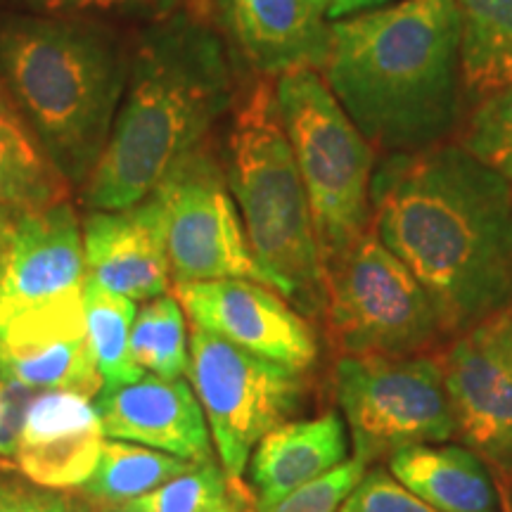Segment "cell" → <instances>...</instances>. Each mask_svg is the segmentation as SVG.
Returning a JSON list of instances; mask_svg holds the SVG:
<instances>
[{"label":"cell","mask_w":512,"mask_h":512,"mask_svg":"<svg viewBox=\"0 0 512 512\" xmlns=\"http://www.w3.org/2000/svg\"><path fill=\"white\" fill-rule=\"evenodd\" d=\"M373 233L430 294L446 337L512 302V185L458 143L389 152Z\"/></svg>","instance_id":"1"},{"label":"cell","mask_w":512,"mask_h":512,"mask_svg":"<svg viewBox=\"0 0 512 512\" xmlns=\"http://www.w3.org/2000/svg\"><path fill=\"white\" fill-rule=\"evenodd\" d=\"M318 74L375 150L441 143L463 98L456 0H401L330 22Z\"/></svg>","instance_id":"2"},{"label":"cell","mask_w":512,"mask_h":512,"mask_svg":"<svg viewBox=\"0 0 512 512\" xmlns=\"http://www.w3.org/2000/svg\"><path fill=\"white\" fill-rule=\"evenodd\" d=\"M233 102L226 50L202 12L178 10L140 34L110 143L83 185L93 211L143 202L166 171L204 143Z\"/></svg>","instance_id":"3"},{"label":"cell","mask_w":512,"mask_h":512,"mask_svg":"<svg viewBox=\"0 0 512 512\" xmlns=\"http://www.w3.org/2000/svg\"><path fill=\"white\" fill-rule=\"evenodd\" d=\"M128 67L100 19L0 12V76L69 185L88 183L110 143Z\"/></svg>","instance_id":"4"},{"label":"cell","mask_w":512,"mask_h":512,"mask_svg":"<svg viewBox=\"0 0 512 512\" xmlns=\"http://www.w3.org/2000/svg\"><path fill=\"white\" fill-rule=\"evenodd\" d=\"M226 178L266 283L304 316H323V264L309 197L268 76L235 102Z\"/></svg>","instance_id":"5"},{"label":"cell","mask_w":512,"mask_h":512,"mask_svg":"<svg viewBox=\"0 0 512 512\" xmlns=\"http://www.w3.org/2000/svg\"><path fill=\"white\" fill-rule=\"evenodd\" d=\"M275 98L309 197L325 271L373 230L375 147L361 136L316 69L278 76Z\"/></svg>","instance_id":"6"},{"label":"cell","mask_w":512,"mask_h":512,"mask_svg":"<svg viewBox=\"0 0 512 512\" xmlns=\"http://www.w3.org/2000/svg\"><path fill=\"white\" fill-rule=\"evenodd\" d=\"M323 318L342 356H418L444 335L430 294L373 230L323 271Z\"/></svg>","instance_id":"7"},{"label":"cell","mask_w":512,"mask_h":512,"mask_svg":"<svg viewBox=\"0 0 512 512\" xmlns=\"http://www.w3.org/2000/svg\"><path fill=\"white\" fill-rule=\"evenodd\" d=\"M332 382L363 465L373 467L403 448L444 444L456 434L437 358L339 356Z\"/></svg>","instance_id":"8"},{"label":"cell","mask_w":512,"mask_h":512,"mask_svg":"<svg viewBox=\"0 0 512 512\" xmlns=\"http://www.w3.org/2000/svg\"><path fill=\"white\" fill-rule=\"evenodd\" d=\"M188 377L223 472L245 486L254 446L302 403V373L192 325Z\"/></svg>","instance_id":"9"},{"label":"cell","mask_w":512,"mask_h":512,"mask_svg":"<svg viewBox=\"0 0 512 512\" xmlns=\"http://www.w3.org/2000/svg\"><path fill=\"white\" fill-rule=\"evenodd\" d=\"M150 195L162 207L171 285L221 278L266 283L249 249L226 171L204 143L178 159Z\"/></svg>","instance_id":"10"},{"label":"cell","mask_w":512,"mask_h":512,"mask_svg":"<svg viewBox=\"0 0 512 512\" xmlns=\"http://www.w3.org/2000/svg\"><path fill=\"white\" fill-rule=\"evenodd\" d=\"M456 434L491 472L512 479V302L451 337L439 356Z\"/></svg>","instance_id":"11"},{"label":"cell","mask_w":512,"mask_h":512,"mask_svg":"<svg viewBox=\"0 0 512 512\" xmlns=\"http://www.w3.org/2000/svg\"><path fill=\"white\" fill-rule=\"evenodd\" d=\"M171 290L197 328L299 373L316 363L318 339L311 323L271 285L221 278L178 283Z\"/></svg>","instance_id":"12"},{"label":"cell","mask_w":512,"mask_h":512,"mask_svg":"<svg viewBox=\"0 0 512 512\" xmlns=\"http://www.w3.org/2000/svg\"><path fill=\"white\" fill-rule=\"evenodd\" d=\"M83 283V233L72 204L15 214L8 245L0 254V325L83 290Z\"/></svg>","instance_id":"13"},{"label":"cell","mask_w":512,"mask_h":512,"mask_svg":"<svg viewBox=\"0 0 512 512\" xmlns=\"http://www.w3.org/2000/svg\"><path fill=\"white\" fill-rule=\"evenodd\" d=\"M0 375L15 377L38 392L72 389L98 396L102 380L88 347L83 290L0 325Z\"/></svg>","instance_id":"14"},{"label":"cell","mask_w":512,"mask_h":512,"mask_svg":"<svg viewBox=\"0 0 512 512\" xmlns=\"http://www.w3.org/2000/svg\"><path fill=\"white\" fill-rule=\"evenodd\" d=\"M95 408L105 437L155 448L190 463L214 460L207 418L183 377L166 380L147 373L121 387L100 389Z\"/></svg>","instance_id":"15"},{"label":"cell","mask_w":512,"mask_h":512,"mask_svg":"<svg viewBox=\"0 0 512 512\" xmlns=\"http://www.w3.org/2000/svg\"><path fill=\"white\" fill-rule=\"evenodd\" d=\"M105 430L95 399L72 389L38 392L24 420L15 470L50 491L81 489L98 465Z\"/></svg>","instance_id":"16"},{"label":"cell","mask_w":512,"mask_h":512,"mask_svg":"<svg viewBox=\"0 0 512 512\" xmlns=\"http://www.w3.org/2000/svg\"><path fill=\"white\" fill-rule=\"evenodd\" d=\"M86 275L131 302H147L169 290L162 207L152 195L128 209L91 211L81 223Z\"/></svg>","instance_id":"17"},{"label":"cell","mask_w":512,"mask_h":512,"mask_svg":"<svg viewBox=\"0 0 512 512\" xmlns=\"http://www.w3.org/2000/svg\"><path fill=\"white\" fill-rule=\"evenodd\" d=\"M219 17L238 55L259 76L320 69L328 50L325 0H219Z\"/></svg>","instance_id":"18"},{"label":"cell","mask_w":512,"mask_h":512,"mask_svg":"<svg viewBox=\"0 0 512 512\" xmlns=\"http://www.w3.org/2000/svg\"><path fill=\"white\" fill-rule=\"evenodd\" d=\"M349 432L337 413L287 420L261 437L249 456L254 505L268 512L294 489L347 460Z\"/></svg>","instance_id":"19"},{"label":"cell","mask_w":512,"mask_h":512,"mask_svg":"<svg viewBox=\"0 0 512 512\" xmlns=\"http://www.w3.org/2000/svg\"><path fill=\"white\" fill-rule=\"evenodd\" d=\"M387 470L441 512H501L491 467L467 446L444 441L403 448L387 460Z\"/></svg>","instance_id":"20"},{"label":"cell","mask_w":512,"mask_h":512,"mask_svg":"<svg viewBox=\"0 0 512 512\" xmlns=\"http://www.w3.org/2000/svg\"><path fill=\"white\" fill-rule=\"evenodd\" d=\"M69 188L0 76V209L24 214L53 207L67 202Z\"/></svg>","instance_id":"21"},{"label":"cell","mask_w":512,"mask_h":512,"mask_svg":"<svg viewBox=\"0 0 512 512\" xmlns=\"http://www.w3.org/2000/svg\"><path fill=\"white\" fill-rule=\"evenodd\" d=\"M460 81L470 102L512 86V0H456Z\"/></svg>","instance_id":"22"},{"label":"cell","mask_w":512,"mask_h":512,"mask_svg":"<svg viewBox=\"0 0 512 512\" xmlns=\"http://www.w3.org/2000/svg\"><path fill=\"white\" fill-rule=\"evenodd\" d=\"M192 465L200 463H190L131 441L110 439L102 446L98 465L79 494L91 505H126L183 475Z\"/></svg>","instance_id":"23"},{"label":"cell","mask_w":512,"mask_h":512,"mask_svg":"<svg viewBox=\"0 0 512 512\" xmlns=\"http://www.w3.org/2000/svg\"><path fill=\"white\" fill-rule=\"evenodd\" d=\"M88 347L102 380V389L121 387L145 375L131 354V330L136 320V302L105 290L86 275L83 283Z\"/></svg>","instance_id":"24"},{"label":"cell","mask_w":512,"mask_h":512,"mask_svg":"<svg viewBox=\"0 0 512 512\" xmlns=\"http://www.w3.org/2000/svg\"><path fill=\"white\" fill-rule=\"evenodd\" d=\"M131 354L136 366L150 375L178 380L188 375L190 339L185 311L174 294L147 299L131 330Z\"/></svg>","instance_id":"25"},{"label":"cell","mask_w":512,"mask_h":512,"mask_svg":"<svg viewBox=\"0 0 512 512\" xmlns=\"http://www.w3.org/2000/svg\"><path fill=\"white\" fill-rule=\"evenodd\" d=\"M233 498H247V486H238L228 479L221 463L192 465L183 475L150 491V494L126 503L138 512H214Z\"/></svg>","instance_id":"26"},{"label":"cell","mask_w":512,"mask_h":512,"mask_svg":"<svg viewBox=\"0 0 512 512\" xmlns=\"http://www.w3.org/2000/svg\"><path fill=\"white\" fill-rule=\"evenodd\" d=\"M458 145L512 185V86L477 102Z\"/></svg>","instance_id":"27"},{"label":"cell","mask_w":512,"mask_h":512,"mask_svg":"<svg viewBox=\"0 0 512 512\" xmlns=\"http://www.w3.org/2000/svg\"><path fill=\"white\" fill-rule=\"evenodd\" d=\"M19 10L41 15H140L152 22L178 10L202 12V0H5Z\"/></svg>","instance_id":"28"},{"label":"cell","mask_w":512,"mask_h":512,"mask_svg":"<svg viewBox=\"0 0 512 512\" xmlns=\"http://www.w3.org/2000/svg\"><path fill=\"white\" fill-rule=\"evenodd\" d=\"M366 472L368 465L361 460H344L325 475L294 489L268 512H339Z\"/></svg>","instance_id":"29"},{"label":"cell","mask_w":512,"mask_h":512,"mask_svg":"<svg viewBox=\"0 0 512 512\" xmlns=\"http://www.w3.org/2000/svg\"><path fill=\"white\" fill-rule=\"evenodd\" d=\"M339 512H441L403 486L387 467H368Z\"/></svg>","instance_id":"30"},{"label":"cell","mask_w":512,"mask_h":512,"mask_svg":"<svg viewBox=\"0 0 512 512\" xmlns=\"http://www.w3.org/2000/svg\"><path fill=\"white\" fill-rule=\"evenodd\" d=\"M36 396L38 389L0 375V470H15L19 437Z\"/></svg>","instance_id":"31"},{"label":"cell","mask_w":512,"mask_h":512,"mask_svg":"<svg viewBox=\"0 0 512 512\" xmlns=\"http://www.w3.org/2000/svg\"><path fill=\"white\" fill-rule=\"evenodd\" d=\"M0 512H74L67 496L36 484H0Z\"/></svg>","instance_id":"32"},{"label":"cell","mask_w":512,"mask_h":512,"mask_svg":"<svg viewBox=\"0 0 512 512\" xmlns=\"http://www.w3.org/2000/svg\"><path fill=\"white\" fill-rule=\"evenodd\" d=\"M401 3V0H325L328 5V19L337 22V19L363 15V12L387 8V5Z\"/></svg>","instance_id":"33"},{"label":"cell","mask_w":512,"mask_h":512,"mask_svg":"<svg viewBox=\"0 0 512 512\" xmlns=\"http://www.w3.org/2000/svg\"><path fill=\"white\" fill-rule=\"evenodd\" d=\"M12 221H15V214H12V211H8V209H0V254H3L5 245H8Z\"/></svg>","instance_id":"34"},{"label":"cell","mask_w":512,"mask_h":512,"mask_svg":"<svg viewBox=\"0 0 512 512\" xmlns=\"http://www.w3.org/2000/svg\"><path fill=\"white\" fill-rule=\"evenodd\" d=\"M252 501H247V498H233V501L223 505V508L214 510V512H259L256 510V505H249Z\"/></svg>","instance_id":"35"},{"label":"cell","mask_w":512,"mask_h":512,"mask_svg":"<svg viewBox=\"0 0 512 512\" xmlns=\"http://www.w3.org/2000/svg\"><path fill=\"white\" fill-rule=\"evenodd\" d=\"M83 512H138V510H133L131 505H91L88 503V508Z\"/></svg>","instance_id":"36"},{"label":"cell","mask_w":512,"mask_h":512,"mask_svg":"<svg viewBox=\"0 0 512 512\" xmlns=\"http://www.w3.org/2000/svg\"><path fill=\"white\" fill-rule=\"evenodd\" d=\"M510 512H512V498H510Z\"/></svg>","instance_id":"37"}]
</instances>
